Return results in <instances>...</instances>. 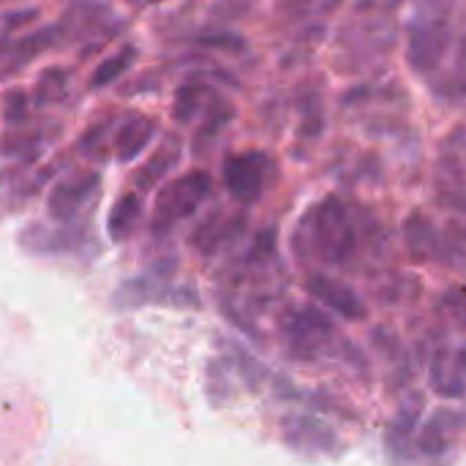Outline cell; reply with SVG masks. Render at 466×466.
<instances>
[{"label": "cell", "instance_id": "obj_22", "mask_svg": "<svg viewBox=\"0 0 466 466\" xmlns=\"http://www.w3.org/2000/svg\"><path fill=\"white\" fill-rule=\"evenodd\" d=\"M25 117H27V96L22 90L8 93V98H5V120L22 123Z\"/></svg>", "mask_w": 466, "mask_h": 466}, {"label": "cell", "instance_id": "obj_6", "mask_svg": "<svg viewBox=\"0 0 466 466\" xmlns=\"http://www.w3.org/2000/svg\"><path fill=\"white\" fill-rule=\"evenodd\" d=\"M210 194V175L208 172H188L175 177L158 191L156 210H153V229L169 232L177 221L188 218Z\"/></svg>", "mask_w": 466, "mask_h": 466}, {"label": "cell", "instance_id": "obj_7", "mask_svg": "<svg viewBox=\"0 0 466 466\" xmlns=\"http://www.w3.org/2000/svg\"><path fill=\"white\" fill-rule=\"evenodd\" d=\"M281 440L295 456L306 461L336 459L344 453L339 434L314 415H287L281 420Z\"/></svg>", "mask_w": 466, "mask_h": 466}, {"label": "cell", "instance_id": "obj_17", "mask_svg": "<svg viewBox=\"0 0 466 466\" xmlns=\"http://www.w3.org/2000/svg\"><path fill=\"white\" fill-rule=\"evenodd\" d=\"M240 227H243V221L240 218H221V216H216V218H210L208 224H202L199 229H197V235H194V246L202 251V254H213L216 248H221L227 240H232L235 235H240Z\"/></svg>", "mask_w": 466, "mask_h": 466}, {"label": "cell", "instance_id": "obj_10", "mask_svg": "<svg viewBox=\"0 0 466 466\" xmlns=\"http://www.w3.org/2000/svg\"><path fill=\"white\" fill-rule=\"evenodd\" d=\"M306 287H309V292H311L322 306H328L330 311H336L339 317H344V319H350V322H360V319L369 317V309H366V303L360 300V295H358L352 287H347V284H341V281H336V279H330V276H325V273L309 276Z\"/></svg>", "mask_w": 466, "mask_h": 466}, {"label": "cell", "instance_id": "obj_3", "mask_svg": "<svg viewBox=\"0 0 466 466\" xmlns=\"http://www.w3.org/2000/svg\"><path fill=\"white\" fill-rule=\"evenodd\" d=\"M407 41V57L418 74H431L434 68H440L451 41V3L423 0L410 22Z\"/></svg>", "mask_w": 466, "mask_h": 466}, {"label": "cell", "instance_id": "obj_19", "mask_svg": "<svg viewBox=\"0 0 466 466\" xmlns=\"http://www.w3.org/2000/svg\"><path fill=\"white\" fill-rule=\"evenodd\" d=\"M134 57H137V49H134V46H123L117 55L106 57V60H101V63L96 66V71H93V76H90V85H93V87H106L109 82H115V79L134 63Z\"/></svg>", "mask_w": 466, "mask_h": 466}, {"label": "cell", "instance_id": "obj_11", "mask_svg": "<svg viewBox=\"0 0 466 466\" xmlns=\"http://www.w3.org/2000/svg\"><path fill=\"white\" fill-rule=\"evenodd\" d=\"M464 350L461 347L437 350L434 363H431V388H434V393H440L442 399L461 401L464 399Z\"/></svg>", "mask_w": 466, "mask_h": 466}, {"label": "cell", "instance_id": "obj_9", "mask_svg": "<svg viewBox=\"0 0 466 466\" xmlns=\"http://www.w3.org/2000/svg\"><path fill=\"white\" fill-rule=\"evenodd\" d=\"M96 191H98V175L96 172H79V175H74V177H68L52 188L46 210L55 221L68 224L90 205Z\"/></svg>", "mask_w": 466, "mask_h": 466}, {"label": "cell", "instance_id": "obj_1", "mask_svg": "<svg viewBox=\"0 0 466 466\" xmlns=\"http://www.w3.org/2000/svg\"><path fill=\"white\" fill-rule=\"evenodd\" d=\"M464 412L456 407L437 410L429 420L418 423L410 437H388L393 466H453L464 434Z\"/></svg>", "mask_w": 466, "mask_h": 466}, {"label": "cell", "instance_id": "obj_14", "mask_svg": "<svg viewBox=\"0 0 466 466\" xmlns=\"http://www.w3.org/2000/svg\"><path fill=\"white\" fill-rule=\"evenodd\" d=\"M156 120L139 115V117H128L126 123L117 126V134H115V156L117 161L128 164L134 158H139V153L150 145V139L156 137Z\"/></svg>", "mask_w": 466, "mask_h": 466}, {"label": "cell", "instance_id": "obj_4", "mask_svg": "<svg viewBox=\"0 0 466 466\" xmlns=\"http://www.w3.org/2000/svg\"><path fill=\"white\" fill-rule=\"evenodd\" d=\"M175 276V262L167 259L164 265L158 262L150 268L145 276L126 281L115 292V309H142V306H199V298L194 289H180L172 287Z\"/></svg>", "mask_w": 466, "mask_h": 466}, {"label": "cell", "instance_id": "obj_20", "mask_svg": "<svg viewBox=\"0 0 466 466\" xmlns=\"http://www.w3.org/2000/svg\"><path fill=\"white\" fill-rule=\"evenodd\" d=\"M202 87L197 85H188L177 93V101H175V117L177 120H191L197 115V109H202Z\"/></svg>", "mask_w": 466, "mask_h": 466}, {"label": "cell", "instance_id": "obj_21", "mask_svg": "<svg viewBox=\"0 0 466 466\" xmlns=\"http://www.w3.org/2000/svg\"><path fill=\"white\" fill-rule=\"evenodd\" d=\"M52 41H55V33H52V30H38L35 35H30V38L19 41V46H16V55H19V60L35 57L38 52L49 49V46H52Z\"/></svg>", "mask_w": 466, "mask_h": 466}, {"label": "cell", "instance_id": "obj_18", "mask_svg": "<svg viewBox=\"0 0 466 466\" xmlns=\"http://www.w3.org/2000/svg\"><path fill=\"white\" fill-rule=\"evenodd\" d=\"M420 418H423V396L410 393L401 401V407H399V412H396V418H393V423L388 429V437H410L418 429Z\"/></svg>", "mask_w": 466, "mask_h": 466}, {"label": "cell", "instance_id": "obj_15", "mask_svg": "<svg viewBox=\"0 0 466 466\" xmlns=\"http://www.w3.org/2000/svg\"><path fill=\"white\" fill-rule=\"evenodd\" d=\"M177 158H180V145L175 142V139H167L142 167H139V172H137V186L139 188H153L175 164H177Z\"/></svg>", "mask_w": 466, "mask_h": 466}, {"label": "cell", "instance_id": "obj_8", "mask_svg": "<svg viewBox=\"0 0 466 466\" xmlns=\"http://www.w3.org/2000/svg\"><path fill=\"white\" fill-rule=\"evenodd\" d=\"M270 158L262 150H248L229 156L224 161V186L227 191L240 202H257L268 188L270 175Z\"/></svg>", "mask_w": 466, "mask_h": 466}, {"label": "cell", "instance_id": "obj_12", "mask_svg": "<svg viewBox=\"0 0 466 466\" xmlns=\"http://www.w3.org/2000/svg\"><path fill=\"white\" fill-rule=\"evenodd\" d=\"M407 235V248L418 262H431V259H448V240H442L440 229L429 216L412 213L404 227Z\"/></svg>", "mask_w": 466, "mask_h": 466}, {"label": "cell", "instance_id": "obj_13", "mask_svg": "<svg viewBox=\"0 0 466 466\" xmlns=\"http://www.w3.org/2000/svg\"><path fill=\"white\" fill-rule=\"evenodd\" d=\"M87 235L82 229H44V227H27L19 235V243L30 254H68L76 251Z\"/></svg>", "mask_w": 466, "mask_h": 466}, {"label": "cell", "instance_id": "obj_2", "mask_svg": "<svg viewBox=\"0 0 466 466\" xmlns=\"http://www.w3.org/2000/svg\"><path fill=\"white\" fill-rule=\"evenodd\" d=\"M303 238L309 254L325 265H347L358 251V227L336 197H325L309 210Z\"/></svg>", "mask_w": 466, "mask_h": 466}, {"label": "cell", "instance_id": "obj_16", "mask_svg": "<svg viewBox=\"0 0 466 466\" xmlns=\"http://www.w3.org/2000/svg\"><path fill=\"white\" fill-rule=\"evenodd\" d=\"M139 216H142V199L137 194H123L112 205V213H109V224H106L109 227V238L117 240V243L126 240L134 232Z\"/></svg>", "mask_w": 466, "mask_h": 466}, {"label": "cell", "instance_id": "obj_5", "mask_svg": "<svg viewBox=\"0 0 466 466\" xmlns=\"http://www.w3.org/2000/svg\"><path fill=\"white\" fill-rule=\"evenodd\" d=\"M287 350L295 360H317L336 347L341 339L333 319L314 306H298L281 319Z\"/></svg>", "mask_w": 466, "mask_h": 466}]
</instances>
